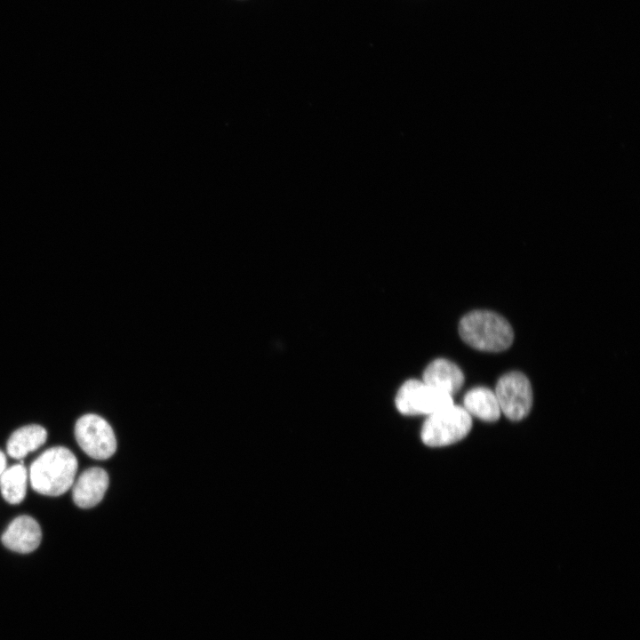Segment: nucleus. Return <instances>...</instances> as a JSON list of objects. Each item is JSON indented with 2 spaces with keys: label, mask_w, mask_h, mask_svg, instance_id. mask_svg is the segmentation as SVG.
<instances>
[{
  "label": "nucleus",
  "mask_w": 640,
  "mask_h": 640,
  "mask_svg": "<svg viewBox=\"0 0 640 640\" xmlns=\"http://www.w3.org/2000/svg\"><path fill=\"white\" fill-rule=\"evenodd\" d=\"M28 472L22 464L14 465L0 476V491L10 504L20 503L27 491Z\"/></svg>",
  "instance_id": "nucleus-12"
},
{
  "label": "nucleus",
  "mask_w": 640,
  "mask_h": 640,
  "mask_svg": "<svg viewBox=\"0 0 640 640\" xmlns=\"http://www.w3.org/2000/svg\"><path fill=\"white\" fill-rule=\"evenodd\" d=\"M6 468V457L4 453L0 450V476Z\"/></svg>",
  "instance_id": "nucleus-13"
},
{
  "label": "nucleus",
  "mask_w": 640,
  "mask_h": 640,
  "mask_svg": "<svg viewBox=\"0 0 640 640\" xmlns=\"http://www.w3.org/2000/svg\"><path fill=\"white\" fill-rule=\"evenodd\" d=\"M395 404L404 415H430L453 404L452 396L423 380L411 379L398 389Z\"/></svg>",
  "instance_id": "nucleus-4"
},
{
  "label": "nucleus",
  "mask_w": 640,
  "mask_h": 640,
  "mask_svg": "<svg viewBox=\"0 0 640 640\" xmlns=\"http://www.w3.org/2000/svg\"><path fill=\"white\" fill-rule=\"evenodd\" d=\"M47 438V432L40 425H28L18 428L8 439L7 453L14 459L20 460L28 452H34L43 445Z\"/></svg>",
  "instance_id": "nucleus-11"
},
{
  "label": "nucleus",
  "mask_w": 640,
  "mask_h": 640,
  "mask_svg": "<svg viewBox=\"0 0 640 640\" xmlns=\"http://www.w3.org/2000/svg\"><path fill=\"white\" fill-rule=\"evenodd\" d=\"M76 470L77 460L68 448L47 449L30 467L31 487L43 495L60 496L72 486Z\"/></svg>",
  "instance_id": "nucleus-1"
},
{
  "label": "nucleus",
  "mask_w": 640,
  "mask_h": 640,
  "mask_svg": "<svg viewBox=\"0 0 640 640\" xmlns=\"http://www.w3.org/2000/svg\"><path fill=\"white\" fill-rule=\"evenodd\" d=\"M459 332L467 344L488 352L507 349L514 338L509 323L488 310H475L465 315L460 322Z\"/></svg>",
  "instance_id": "nucleus-2"
},
{
  "label": "nucleus",
  "mask_w": 640,
  "mask_h": 640,
  "mask_svg": "<svg viewBox=\"0 0 640 640\" xmlns=\"http://www.w3.org/2000/svg\"><path fill=\"white\" fill-rule=\"evenodd\" d=\"M501 412L512 420H520L530 412L532 390L527 377L519 372L502 375L494 391Z\"/></svg>",
  "instance_id": "nucleus-6"
},
{
  "label": "nucleus",
  "mask_w": 640,
  "mask_h": 640,
  "mask_svg": "<svg viewBox=\"0 0 640 640\" xmlns=\"http://www.w3.org/2000/svg\"><path fill=\"white\" fill-rule=\"evenodd\" d=\"M422 380L452 396L463 385L464 375L454 363L444 358H437L426 367Z\"/></svg>",
  "instance_id": "nucleus-9"
},
{
  "label": "nucleus",
  "mask_w": 640,
  "mask_h": 640,
  "mask_svg": "<svg viewBox=\"0 0 640 640\" xmlns=\"http://www.w3.org/2000/svg\"><path fill=\"white\" fill-rule=\"evenodd\" d=\"M75 436L82 450L96 460H107L116 450V440L111 426L96 414H85L76 420Z\"/></svg>",
  "instance_id": "nucleus-5"
},
{
  "label": "nucleus",
  "mask_w": 640,
  "mask_h": 640,
  "mask_svg": "<svg viewBox=\"0 0 640 640\" xmlns=\"http://www.w3.org/2000/svg\"><path fill=\"white\" fill-rule=\"evenodd\" d=\"M463 404L470 415L484 421H495L501 413L495 393L484 387L468 390L464 396Z\"/></svg>",
  "instance_id": "nucleus-10"
},
{
  "label": "nucleus",
  "mask_w": 640,
  "mask_h": 640,
  "mask_svg": "<svg viewBox=\"0 0 640 640\" xmlns=\"http://www.w3.org/2000/svg\"><path fill=\"white\" fill-rule=\"evenodd\" d=\"M471 427V415L463 406L452 404L428 416L420 430V438L430 447L446 446L464 438Z\"/></svg>",
  "instance_id": "nucleus-3"
},
{
  "label": "nucleus",
  "mask_w": 640,
  "mask_h": 640,
  "mask_svg": "<svg viewBox=\"0 0 640 640\" xmlns=\"http://www.w3.org/2000/svg\"><path fill=\"white\" fill-rule=\"evenodd\" d=\"M108 486V476L103 468L97 467L88 468L74 484L73 500L79 508H92L102 500Z\"/></svg>",
  "instance_id": "nucleus-8"
},
{
  "label": "nucleus",
  "mask_w": 640,
  "mask_h": 640,
  "mask_svg": "<svg viewBox=\"0 0 640 640\" xmlns=\"http://www.w3.org/2000/svg\"><path fill=\"white\" fill-rule=\"evenodd\" d=\"M41 540L38 523L26 515L13 519L2 535V542L7 548L23 554L34 551Z\"/></svg>",
  "instance_id": "nucleus-7"
}]
</instances>
